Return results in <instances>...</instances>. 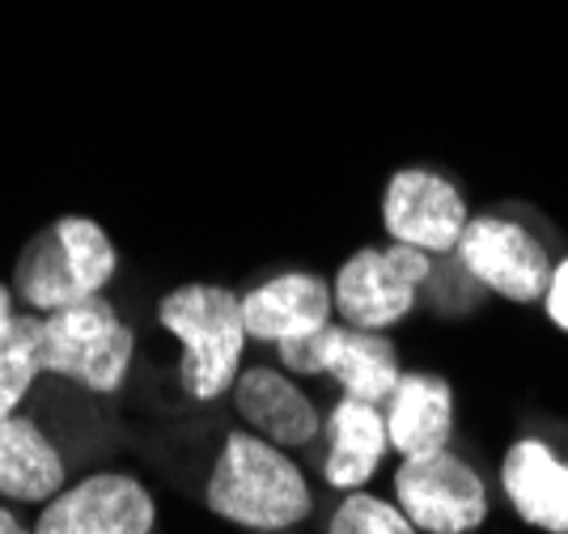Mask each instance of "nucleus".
<instances>
[{"label":"nucleus","mask_w":568,"mask_h":534,"mask_svg":"<svg viewBox=\"0 0 568 534\" xmlns=\"http://www.w3.org/2000/svg\"><path fill=\"white\" fill-rule=\"evenodd\" d=\"M204 505L237 531L272 534L306 522L314 496L306 471L288 459V450L263 442L251 429H237L225 437L209 471Z\"/></svg>","instance_id":"1"},{"label":"nucleus","mask_w":568,"mask_h":534,"mask_svg":"<svg viewBox=\"0 0 568 534\" xmlns=\"http://www.w3.org/2000/svg\"><path fill=\"white\" fill-rule=\"evenodd\" d=\"M158 323L179 340V386L195 403H216L234 391L251 344L242 293L209 280H191L158 302Z\"/></svg>","instance_id":"2"},{"label":"nucleus","mask_w":568,"mask_h":534,"mask_svg":"<svg viewBox=\"0 0 568 534\" xmlns=\"http://www.w3.org/2000/svg\"><path fill=\"white\" fill-rule=\"evenodd\" d=\"M115 272V238L94 216H55L22 246L13 268V293L34 314H51L81 298H98Z\"/></svg>","instance_id":"3"},{"label":"nucleus","mask_w":568,"mask_h":534,"mask_svg":"<svg viewBox=\"0 0 568 534\" xmlns=\"http://www.w3.org/2000/svg\"><path fill=\"white\" fill-rule=\"evenodd\" d=\"M136 356V331L123 323L111 298H81L43 314V373L64 377L90 395H115Z\"/></svg>","instance_id":"4"},{"label":"nucleus","mask_w":568,"mask_h":534,"mask_svg":"<svg viewBox=\"0 0 568 534\" xmlns=\"http://www.w3.org/2000/svg\"><path fill=\"white\" fill-rule=\"evenodd\" d=\"M433 276V255L416 246H361L339 263L332 280L335 319L361 331H390L412 310Z\"/></svg>","instance_id":"5"},{"label":"nucleus","mask_w":568,"mask_h":534,"mask_svg":"<svg viewBox=\"0 0 568 534\" xmlns=\"http://www.w3.org/2000/svg\"><path fill=\"white\" fill-rule=\"evenodd\" d=\"M276 361L293 377H332L339 395L365 403H386L403 373L399 349L386 331H361L335 319L306 340L276 344Z\"/></svg>","instance_id":"6"},{"label":"nucleus","mask_w":568,"mask_h":534,"mask_svg":"<svg viewBox=\"0 0 568 534\" xmlns=\"http://www.w3.org/2000/svg\"><path fill=\"white\" fill-rule=\"evenodd\" d=\"M395 505L420 534H471L488 522V488L450 445L403 459L395 471Z\"/></svg>","instance_id":"7"},{"label":"nucleus","mask_w":568,"mask_h":534,"mask_svg":"<svg viewBox=\"0 0 568 534\" xmlns=\"http://www.w3.org/2000/svg\"><path fill=\"white\" fill-rule=\"evenodd\" d=\"M458 263L467 268V276L484 289H493L505 302H544L547 276H551V259H547L544 242L526 230L521 221L484 212L471 216L467 230L454 246Z\"/></svg>","instance_id":"8"},{"label":"nucleus","mask_w":568,"mask_h":534,"mask_svg":"<svg viewBox=\"0 0 568 534\" xmlns=\"http://www.w3.org/2000/svg\"><path fill=\"white\" fill-rule=\"evenodd\" d=\"M158 501L128 471H94L39 505L34 534H153Z\"/></svg>","instance_id":"9"},{"label":"nucleus","mask_w":568,"mask_h":534,"mask_svg":"<svg viewBox=\"0 0 568 534\" xmlns=\"http://www.w3.org/2000/svg\"><path fill=\"white\" fill-rule=\"evenodd\" d=\"M471 212L458 183L425 165H403L382 191V230L390 242L416 246L425 255H454Z\"/></svg>","instance_id":"10"},{"label":"nucleus","mask_w":568,"mask_h":534,"mask_svg":"<svg viewBox=\"0 0 568 534\" xmlns=\"http://www.w3.org/2000/svg\"><path fill=\"white\" fill-rule=\"evenodd\" d=\"M230 395H234L237 420L251 433H260L263 442L281 445V450H302L323 429L314 399L281 365H242Z\"/></svg>","instance_id":"11"},{"label":"nucleus","mask_w":568,"mask_h":534,"mask_svg":"<svg viewBox=\"0 0 568 534\" xmlns=\"http://www.w3.org/2000/svg\"><path fill=\"white\" fill-rule=\"evenodd\" d=\"M242 319L246 335L260 344H293L335 319L332 284L314 272H276L251 293H242Z\"/></svg>","instance_id":"12"},{"label":"nucleus","mask_w":568,"mask_h":534,"mask_svg":"<svg viewBox=\"0 0 568 534\" xmlns=\"http://www.w3.org/2000/svg\"><path fill=\"white\" fill-rule=\"evenodd\" d=\"M382 416L399 459L446 450L454 437V386L433 370H403L382 403Z\"/></svg>","instance_id":"13"},{"label":"nucleus","mask_w":568,"mask_h":534,"mask_svg":"<svg viewBox=\"0 0 568 534\" xmlns=\"http://www.w3.org/2000/svg\"><path fill=\"white\" fill-rule=\"evenodd\" d=\"M500 488L526 526L544 534H568V463L539 437L509 445L500 463Z\"/></svg>","instance_id":"14"},{"label":"nucleus","mask_w":568,"mask_h":534,"mask_svg":"<svg viewBox=\"0 0 568 534\" xmlns=\"http://www.w3.org/2000/svg\"><path fill=\"white\" fill-rule=\"evenodd\" d=\"M327 433V459H323V480L335 492L365 488L378 475L382 459L390 450L386 437V416L382 403H365V399L339 395L332 416L323 420Z\"/></svg>","instance_id":"15"},{"label":"nucleus","mask_w":568,"mask_h":534,"mask_svg":"<svg viewBox=\"0 0 568 534\" xmlns=\"http://www.w3.org/2000/svg\"><path fill=\"white\" fill-rule=\"evenodd\" d=\"M64 484H69L64 454L39 429V420L22 412L0 420V496L13 505H48Z\"/></svg>","instance_id":"16"},{"label":"nucleus","mask_w":568,"mask_h":534,"mask_svg":"<svg viewBox=\"0 0 568 534\" xmlns=\"http://www.w3.org/2000/svg\"><path fill=\"white\" fill-rule=\"evenodd\" d=\"M43 314H13V323L0 331V420L22 412L26 395L43 377Z\"/></svg>","instance_id":"17"},{"label":"nucleus","mask_w":568,"mask_h":534,"mask_svg":"<svg viewBox=\"0 0 568 534\" xmlns=\"http://www.w3.org/2000/svg\"><path fill=\"white\" fill-rule=\"evenodd\" d=\"M327 534H420V531L412 526V517H407L399 505L382 501L374 492L356 488V492H348L344 505L332 513Z\"/></svg>","instance_id":"18"},{"label":"nucleus","mask_w":568,"mask_h":534,"mask_svg":"<svg viewBox=\"0 0 568 534\" xmlns=\"http://www.w3.org/2000/svg\"><path fill=\"white\" fill-rule=\"evenodd\" d=\"M544 310L551 326H560L568 335V255L560 263H551V276H547V289H544Z\"/></svg>","instance_id":"19"},{"label":"nucleus","mask_w":568,"mask_h":534,"mask_svg":"<svg viewBox=\"0 0 568 534\" xmlns=\"http://www.w3.org/2000/svg\"><path fill=\"white\" fill-rule=\"evenodd\" d=\"M0 534H34V526H26L9 505H0Z\"/></svg>","instance_id":"20"},{"label":"nucleus","mask_w":568,"mask_h":534,"mask_svg":"<svg viewBox=\"0 0 568 534\" xmlns=\"http://www.w3.org/2000/svg\"><path fill=\"white\" fill-rule=\"evenodd\" d=\"M13 314H18V310H13V289L0 280V331L13 323Z\"/></svg>","instance_id":"21"},{"label":"nucleus","mask_w":568,"mask_h":534,"mask_svg":"<svg viewBox=\"0 0 568 534\" xmlns=\"http://www.w3.org/2000/svg\"><path fill=\"white\" fill-rule=\"evenodd\" d=\"M272 534H288V531H272Z\"/></svg>","instance_id":"22"}]
</instances>
